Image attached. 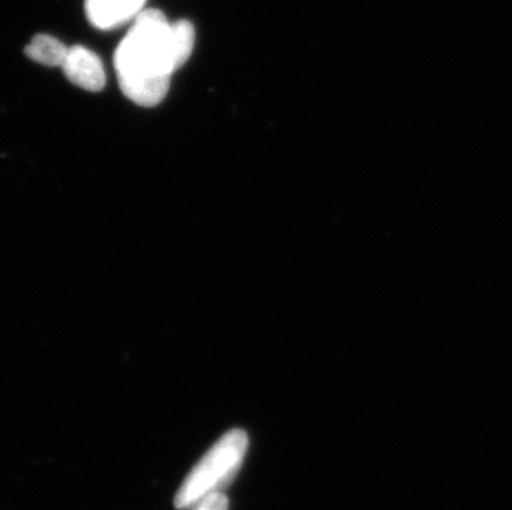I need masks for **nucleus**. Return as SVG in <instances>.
I'll use <instances>...</instances> for the list:
<instances>
[{
    "mask_svg": "<svg viewBox=\"0 0 512 510\" xmlns=\"http://www.w3.org/2000/svg\"><path fill=\"white\" fill-rule=\"evenodd\" d=\"M121 92L136 105H160L178 70L173 50V24L161 10H141L115 53Z\"/></svg>",
    "mask_w": 512,
    "mask_h": 510,
    "instance_id": "obj_1",
    "label": "nucleus"
},
{
    "mask_svg": "<svg viewBox=\"0 0 512 510\" xmlns=\"http://www.w3.org/2000/svg\"><path fill=\"white\" fill-rule=\"evenodd\" d=\"M249 438L242 429L224 434L189 472L174 497L176 509H193L204 499L223 492L246 458Z\"/></svg>",
    "mask_w": 512,
    "mask_h": 510,
    "instance_id": "obj_2",
    "label": "nucleus"
},
{
    "mask_svg": "<svg viewBox=\"0 0 512 510\" xmlns=\"http://www.w3.org/2000/svg\"><path fill=\"white\" fill-rule=\"evenodd\" d=\"M62 70L73 85L87 92H100L107 85V73L102 60L82 45L68 49Z\"/></svg>",
    "mask_w": 512,
    "mask_h": 510,
    "instance_id": "obj_3",
    "label": "nucleus"
},
{
    "mask_svg": "<svg viewBox=\"0 0 512 510\" xmlns=\"http://www.w3.org/2000/svg\"><path fill=\"white\" fill-rule=\"evenodd\" d=\"M146 0H85L90 24L97 29H115L128 20L135 19L143 10Z\"/></svg>",
    "mask_w": 512,
    "mask_h": 510,
    "instance_id": "obj_4",
    "label": "nucleus"
},
{
    "mask_svg": "<svg viewBox=\"0 0 512 510\" xmlns=\"http://www.w3.org/2000/svg\"><path fill=\"white\" fill-rule=\"evenodd\" d=\"M68 47L52 35L39 34L25 47V55L45 67H62Z\"/></svg>",
    "mask_w": 512,
    "mask_h": 510,
    "instance_id": "obj_5",
    "label": "nucleus"
},
{
    "mask_svg": "<svg viewBox=\"0 0 512 510\" xmlns=\"http://www.w3.org/2000/svg\"><path fill=\"white\" fill-rule=\"evenodd\" d=\"M194 42H196V32L188 20H178L173 24V50L174 57L178 67H183L188 62L191 53H193Z\"/></svg>",
    "mask_w": 512,
    "mask_h": 510,
    "instance_id": "obj_6",
    "label": "nucleus"
},
{
    "mask_svg": "<svg viewBox=\"0 0 512 510\" xmlns=\"http://www.w3.org/2000/svg\"><path fill=\"white\" fill-rule=\"evenodd\" d=\"M229 501L228 497L224 496L223 492L213 494V496L199 502L198 506L193 507V510H228Z\"/></svg>",
    "mask_w": 512,
    "mask_h": 510,
    "instance_id": "obj_7",
    "label": "nucleus"
}]
</instances>
